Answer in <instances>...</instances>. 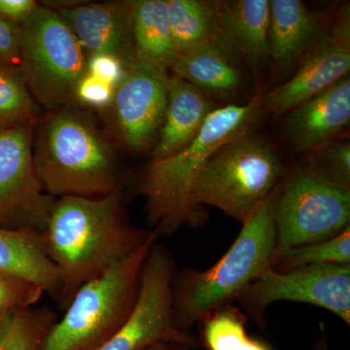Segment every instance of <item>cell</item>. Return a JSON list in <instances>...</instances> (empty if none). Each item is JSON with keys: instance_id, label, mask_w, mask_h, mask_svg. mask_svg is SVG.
<instances>
[{"instance_id": "cell-4", "label": "cell", "mask_w": 350, "mask_h": 350, "mask_svg": "<svg viewBox=\"0 0 350 350\" xmlns=\"http://www.w3.org/2000/svg\"><path fill=\"white\" fill-rule=\"evenodd\" d=\"M282 182L243 223L236 241L215 265L204 271L175 273L172 312L181 331L189 332L207 315L232 305L269 268L276 250L273 213Z\"/></svg>"}, {"instance_id": "cell-19", "label": "cell", "mask_w": 350, "mask_h": 350, "mask_svg": "<svg viewBox=\"0 0 350 350\" xmlns=\"http://www.w3.org/2000/svg\"><path fill=\"white\" fill-rule=\"evenodd\" d=\"M0 273L36 285L57 301L62 275L48 256L43 234L0 226Z\"/></svg>"}, {"instance_id": "cell-6", "label": "cell", "mask_w": 350, "mask_h": 350, "mask_svg": "<svg viewBox=\"0 0 350 350\" xmlns=\"http://www.w3.org/2000/svg\"><path fill=\"white\" fill-rule=\"evenodd\" d=\"M285 169L275 149L252 131L232 138L215 152L200 172L193 199L243 224L282 182Z\"/></svg>"}, {"instance_id": "cell-1", "label": "cell", "mask_w": 350, "mask_h": 350, "mask_svg": "<svg viewBox=\"0 0 350 350\" xmlns=\"http://www.w3.org/2000/svg\"><path fill=\"white\" fill-rule=\"evenodd\" d=\"M131 225L121 192L56 200L43 232L46 252L62 275L57 303L66 310L78 290L135 252L151 236Z\"/></svg>"}, {"instance_id": "cell-31", "label": "cell", "mask_w": 350, "mask_h": 350, "mask_svg": "<svg viewBox=\"0 0 350 350\" xmlns=\"http://www.w3.org/2000/svg\"><path fill=\"white\" fill-rule=\"evenodd\" d=\"M126 68V64L121 59L110 55H88L87 72L94 77L116 88L121 81Z\"/></svg>"}, {"instance_id": "cell-12", "label": "cell", "mask_w": 350, "mask_h": 350, "mask_svg": "<svg viewBox=\"0 0 350 350\" xmlns=\"http://www.w3.org/2000/svg\"><path fill=\"white\" fill-rule=\"evenodd\" d=\"M169 71L144 62H131L115 88L111 108L116 130L126 148H150L162 126L167 103Z\"/></svg>"}, {"instance_id": "cell-24", "label": "cell", "mask_w": 350, "mask_h": 350, "mask_svg": "<svg viewBox=\"0 0 350 350\" xmlns=\"http://www.w3.org/2000/svg\"><path fill=\"white\" fill-rule=\"evenodd\" d=\"M319 265H350V226L335 238L282 251L273 256L269 268L284 273Z\"/></svg>"}, {"instance_id": "cell-20", "label": "cell", "mask_w": 350, "mask_h": 350, "mask_svg": "<svg viewBox=\"0 0 350 350\" xmlns=\"http://www.w3.org/2000/svg\"><path fill=\"white\" fill-rule=\"evenodd\" d=\"M170 71L204 94L221 98L236 94L243 85L237 64L211 40L178 55Z\"/></svg>"}, {"instance_id": "cell-8", "label": "cell", "mask_w": 350, "mask_h": 350, "mask_svg": "<svg viewBox=\"0 0 350 350\" xmlns=\"http://www.w3.org/2000/svg\"><path fill=\"white\" fill-rule=\"evenodd\" d=\"M275 255L294 246L326 241L350 226V190L304 167L282 182L275 204Z\"/></svg>"}, {"instance_id": "cell-10", "label": "cell", "mask_w": 350, "mask_h": 350, "mask_svg": "<svg viewBox=\"0 0 350 350\" xmlns=\"http://www.w3.org/2000/svg\"><path fill=\"white\" fill-rule=\"evenodd\" d=\"M237 301L260 325L268 306L280 301L326 308L349 325L350 265H319L284 273L268 268Z\"/></svg>"}, {"instance_id": "cell-7", "label": "cell", "mask_w": 350, "mask_h": 350, "mask_svg": "<svg viewBox=\"0 0 350 350\" xmlns=\"http://www.w3.org/2000/svg\"><path fill=\"white\" fill-rule=\"evenodd\" d=\"M21 27V71L34 100L49 111L75 107L76 86L87 72V54L70 27L42 4Z\"/></svg>"}, {"instance_id": "cell-28", "label": "cell", "mask_w": 350, "mask_h": 350, "mask_svg": "<svg viewBox=\"0 0 350 350\" xmlns=\"http://www.w3.org/2000/svg\"><path fill=\"white\" fill-rule=\"evenodd\" d=\"M43 294L41 288L27 280L0 273V314L31 308Z\"/></svg>"}, {"instance_id": "cell-27", "label": "cell", "mask_w": 350, "mask_h": 350, "mask_svg": "<svg viewBox=\"0 0 350 350\" xmlns=\"http://www.w3.org/2000/svg\"><path fill=\"white\" fill-rule=\"evenodd\" d=\"M310 167L314 174L338 187L350 190V144L335 139L313 151Z\"/></svg>"}, {"instance_id": "cell-23", "label": "cell", "mask_w": 350, "mask_h": 350, "mask_svg": "<svg viewBox=\"0 0 350 350\" xmlns=\"http://www.w3.org/2000/svg\"><path fill=\"white\" fill-rule=\"evenodd\" d=\"M246 315L232 305L215 310L202 320V342L207 350H271L248 336Z\"/></svg>"}, {"instance_id": "cell-35", "label": "cell", "mask_w": 350, "mask_h": 350, "mask_svg": "<svg viewBox=\"0 0 350 350\" xmlns=\"http://www.w3.org/2000/svg\"><path fill=\"white\" fill-rule=\"evenodd\" d=\"M310 350H329L328 345H327V340L325 335H322V337L319 338L317 342H314L313 347Z\"/></svg>"}, {"instance_id": "cell-2", "label": "cell", "mask_w": 350, "mask_h": 350, "mask_svg": "<svg viewBox=\"0 0 350 350\" xmlns=\"http://www.w3.org/2000/svg\"><path fill=\"white\" fill-rule=\"evenodd\" d=\"M262 108V96L243 105H230L209 113L199 133L174 155L152 161L138 183L146 199L149 222L159 236L206 222V209L195 204L193 189L209 159L232 138L251 131Z\"/></svg>"}, {"instance_id": "cell-25", "label": "cell", "mask_w": 350, "mask_h": 350, "mask_svg": "<svg viewBox=\"0 0 350 350\" xmlns=\"http://www.w3.org/2000/svg\"><path fill=\"white\" fill-rule=\"evenodd\" d=\"M38 118L36 101L22 71L0 66V131L34 124Z\"/></svg>"}, {"instance_id": "cell-29", "label": "cell", "mask_w": 350, "mask_h": 350, "mask_svg": "<svg viewBox=\"0 0 350 350\" xmlns=\"http://www.w3.org/2000/svg\"><path fill=\"white\" fill-rule=\"evenodd\" d=\"M115 88L108 83L85 73L76 86L75 107L109 110L114 98Z\"/></svg>"}, {"instance_id": "cell-22", "label": "cell", "mask_w": 350, "mask_h": 350, "mask_svg": "<svg viewBox=\"0 0 350 350\" xmlns=\"http://www.w3.org/2000/svg\"><path fill=\"white\" fill-rule=\"evenodd\" d=\"M167 5L177 56L213 39L214 18L211 2L167 0Z\"/></svg>"}, {"instance_id": "cell-11", "label": "cell", "mask_w": 350, "mask_h": 350, "mask_svg": "<svg viewBox=\"0 0 350 350\" xmlns=\"http://www.w3.org/2000/svg\"><path fill=\"white\" fill-rule=\"evenodd\" d=\"M33 129L24 124L0 131V226L43 234L56 199L36 174Z\"/></svg>"}, {"instance_id": "cell-34", "label": "cell", "mask_w": 350, "mask_h": 350, "mask_svg": "<svg viewBox=\"0 0 350 350\" xmlns=\"http://www.w3.org/2000/svg\"><path fill=\"white\" fill-rule=\"evenodd\" d=\"M144 350H192L187 345L177 344V342H161L146 347Z\"/></svg>"}, {"instance_id": "cell-32", "label": "cell", "mask_w": 350, "mask_h": 350, "mask_svg": "<svg viewBox=\"0 0 350 350\" xmlns=\"http://www.w3.org/2000/svg\"><path fill=\"white\" fill-rule=\"evenodd\" d=\"M38 5L36 0H0V16L15 24L22 25Z\"/></svg>"}, {"instance_id": "cell-9", "label": "cell", "mask_w": 350, "mask_h": 350, "mask_svg": "<svg viewBox=\"0 0 350 350\" xmlns=\"http://www.w3.org/2000/svg\"><path fill=\"white\" fill-rule=\"evenodd\" d=\"M174 257L155 243L144 262L139 292L125 323L100 350H144L161 342H177L195 349L200 345L190 332L181 331L172 312Z\"/></svg>"}, {"instance_id": "cell-30", "label": "cell", "mask_w": 350, "mask_h": 350, "mask_svg": "<svg viewBox=\"0 0 350 350\" xmlns=\"http://www.w3.org/2000/svg\"><path fill=\"white\" fill-rule=\"evenodd\" d=\"M22 27L0 16V66L21 70Z\"/></svg>"}, {"instance_id": "cell-5", "label": "cell", "mask_w": 350, "mask_h": 350, "mask_svg": "<svg viewBox=\"0 0 350 350\" xmlns=\"http://www.w3.org/2000/svg\"><path fill=\"white\" fill-rule=\"evenodd\" d=\"M105 275L83 285L40 350H100L125 323L139 292L144 262L158 232Z\"/></svg>"}, {"instance_id": "cell-15", "label": "cell", "mask_w": 350, "mask_h": 350, "mask_svg": "<svg viewBox=\"0 0 350 350\" xmlns=\"http://www.w3.org/2000/svg\"><path fill=\"white\" fill-rule=\"evenodd\" d=\"M88 55L105 54L126 66L135 61L130 2H83L72 8L56 10Z\"/></svg>"}, {"instance_id": "cell-17", "label": "cell", "mask_w": 350, "mask_h": 350, "mask_svg": "<svg viewBox=\"0 0 350 350\" xmlns=\"http://www.w3.org/2000/svg\"><path fill=\"white\" fill-rule=\"evenodd\" d=\"M323 15L301 0H271L269 61L280 72L291 70L325 31Z\"/></svg>"}, {"instance_id": "cell-16", "label": "cell", "mask_w": 350, "mask_h": 350, "mask_svg": "<svg viewBox=\"0 0 350 350\" xmlns=\"http://www.w3.org/2000/svg\"><path fill=\"white\" fill-rule=\"evenodd\" d=\"M350 120L349 75L287 113L285 135L298 152H313L336 139Z\"/></svg>"}, {"instance_id": "cell-18", "label": "cell", "mask_w": 350, "mask_h": 350, "mask_svg": "<svg viewBox=\"0 0 350 350\" xmlns=\"http://www.w3.org/2000/svg\"><path fill=\"white\" fill-rule=\"evenodd\" d=\"M213 108L206 94L190 83L170 76L167 103L152 161L174 155L199 133Z\"/></svg>"}, {"instance_id": "cell-21", "label": "cell", "mask_w": 350, "mask_h": 350, "mask_svg": "<svg viewBox=\"0 0 350 350\" xmlns=\"http://www.w3.org/2000/svg\"><path fill=\"white\" fill-rule=\"evenodd\" d=\"M133 53L137 61L169 71L176 59L167 0H130Z\"/></svg>"}, {"instance_id": "cell-3", "label": "cell", "mask_w": 350, "mask_h": 350, "mask_svg": "<svg viewBox=\"0 0 350 350\" xmlns=\"http://www.w3.org/2000/svg\"><path fill=\"white\" fill-rule=\"evenodd\" d=\"M33 144L36 174L52 197L121 192L123 176L116 153L88 112L76 107L48 112Z\"/></svg>"}, {"instance_id": "cell-13", "label": "cell", "mask_w": 350, "mask_h": 350, "mask_svg": "<svg viewBox=\"0 0 350 350\" xmlns=\"http://www.w3.org/2000/svg\"><path fill=\"white\" fill-rule=\"evenodd\" d=\"M349 69L350 18L347 6L306 53L291 79L262 96V108L275 116L287 114L349 75Z\"/></svg>"}, {"instance_id": "cell-33", "label": "cell", "mask_w": 350, "mask_h": 350, "mask_svg": "<svg viewBox=\"0 0 350 350\" xmlns=\"http://www.w3.org/2000/svg\"><path fill=\"white\" fill-rule=\"evenodd\" d=\"M13 312H4L0 314V350L2 349L4 342H5L7 332H8Z\"/></svg>"}, {"instance_id": "cell-14", "label": "cell", "mask_w": 350, "mask_h": 350, "mask_svg": "<svg viewBox=\"0 0 350 350\" xmlns=\"http://www.w3.org/2000/svg\"><path fill=\"white\" fill-rule=\"evenodd\" d=\"M214 29L211 41L234 62L254 71L269 61V0L211 1Z\"/></svg>"}, {"instance_id": "cell-26", "label": "cell", "mask_w": 350, "mask_h": 350, "mask_svg": "<svg viewBox=\"0 0 350 350\" xmlns=\"http://www.w3.org/2000/svg\"><path fill=\"white\" fill-rule=\"evenodd\" d=\"M57 320L55 312L46 306L16 310L1 350H40L44 338Z\"/></svg>"}]
</instances>
